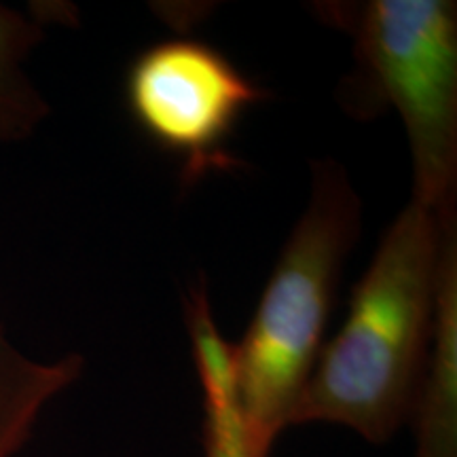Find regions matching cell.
Wrapping results in <instances>:
<instances>
[{
	"mask_svg": "<svg viewBox=\"0 0 457 457\" xmlns=\"http://www.w3.org/2000/svg\"><path fill=\"white\" fill-rule=\"evenodd\" d=\"M409 424L413 457H457V220L445 231L436 324Z\"/></svg>",
	"mask_w": 457,
	"mask_h": 457,
	"instance_id": "obj_5",
	"label": "cell"
},
{
	"mask_svg": "<svg viewBox=\"0 0 457 457\" xmlns=\"http://www.w3.org/2000/svg\"><path fill=\"white\" fill-rule=\"evenodd\" d=\"M313 13L353 43V71L337 89L343 111L360 121L396 111L413 163L411 199L438 214L455 212L457 4L318 3Z\"/></svg>",
	"mask_w": 457,
	"mask_h": 457,
	"instance_id": "obj_3",
	"label": "cell"
},
{
	"mask_svg": "<svg viewBox=\"0 0 457 457\" xmlns=\"http://www.w3.org/2000/svg\"><path fill=\"white\" fill-rule=\"evenodd\" d=\"M79 353L41 362L17 350L0 324V457H15L51 400L83 375Z\"/></svg>",
	"mask_w": 457,
	"mask_h": 457,
	"instance_id": "obj_7",
	"label": "cell"
},
{
	"mask_svg": "<svg viewBox=\"0 0 457 457\" xmlns=\"http://www.w3.org/2000/svg\"><path fill=\"white\" fill-rule=\"evenodd\" d=\"M362 216V199L345 165L333 157L312 162L310 199L236 345L239 413L261 453L270 455L290 428L296 400L324 345Z\"/></svg>",
	"mask_w": 457,
	"mask_h": 457,
	"instance_id": "obj_2",
	"label": "cell"
},
{
	"mask_svg": "<svg viewBox=\"0 0 457 457\" xmlns=\"http://www.w3.org/2000/svg\"><path fill=\"white\" fill-rule=\"evenodd\" d=\"M270 98L214 45L168 38L125 72V106L142 136L179 165L182 188L242 168L231 142L248 108Z\"/></svg>",
	"mask_w": 457,
	"mask_h": 457,
	"instance_id": "obj_4",
	"label": "cell"
},
{
	"mask_svg": "<svg viewBox=\"0 0 457 457\" xmlns=\"http://www.w3.org/2000/svg\"><path fill=\"white\" fill-rule=\"evenodd\" d=\"M187 328L204 400V457H270L254 447L239 413L236 345L222 337L214 312L193 307Z\"/></svg>",
	"mask_w": 457,
	"mask_h": 457,
	"instance_id": "obj_6",
	"label": "cell"
},
{
	"mask_svg": "<svg viewBox=\"0 0 457 457\" xmlns=\"http://www.w3.org/2000/svg\"><path fill=\"white\" fill-rule=\"evenodd\" d=\"M41 38V21L0 4V145L26 140L49 114L47 102L24 72Z\"/></svg>",
	"mask_w": 457,
	"mask_h": 457,
	"instance_id": "obj_8",
	"label": "cell"
},
{
	"mask_svg": "<svg viewBox=\"0 0 457 457\" xmlns=\"http://www.w3.org/2000/svg\"><path fill=\"white\" fill-rule=\"evenodd\" d=\"M455 219L411 199L392 220L341 328L318 353L290 428L333 424L384 445L409 424L436 324L445 231Z\"/></svg>",
	"mask_w": 457,
	"mask_h": 457,
	"instance_id": "obj_1",
	"label": "cell"
}]
</instances>
